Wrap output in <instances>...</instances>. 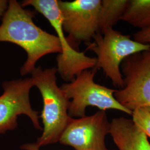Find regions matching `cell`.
I'll return each instance as SVG.
<instances>
[{
    "mask_svg": "<svg viewBox=\"0 0 150 150\" xmlns=\"http://www.w3.org/2000/svg\"><path fill=\"white\" fill-rule=\"evenodd\" d=\"M35 14L34 11L25 9L16 0H10L1 18L0 42L14 43L27 53V59L20 69L22 76L31 74L38 61L45 55L62 52L58 37L34 23Z\"/></svg>",
    "mask_w": 150,
    "mask_h": 150,
    "instance_id": "obj_1",
    "label": "cell"
},
{
    "mask_svg": "<svg viewBox=\"0 0 150 150\" xmlns=\"http://www.w3.org/2000/svg\"><path fill=\"white\" fill-rule=\"evenodd\" d=\"M57 72L56 67L43 70L38 66L31 74L33 85L39 90L43 100L41 116L43 134L35 143L38 148L59 141L71 118L68 113L70 99L57 85Z\"/></svg>",
    "mask_w": 150,
    "mask_h": 150,
    "instance_id": "obj_2",
    "label": "cell"
},
{
    "mask_svg": "<svg viewBox=\"0 0 150 150\" xmlns=\"http://www.w3.org/2000/svg\"><path fill=\"white\" fill-rule=\"evenodd\" d=\"M93 42L87 43V50L97 55L95 69H101L113 85L122 88L124 86L121 65L129 56L149 50L150 45L140 43L131 39L129 35L110 28L101 33H96Z\"/></svg>",
    "mask_w": 150,
    "mask_h": 150,
    "instance_id": "obj_3",
    "label": "cell"
},
{
    "mask_svg": "<svg viewBox=\"0 0 150 150\" xmlns=\"http://www.w3.org/2000/svg\"><path fill=\"white\" fill-rule=\"evenodd\" d=\"M96 69L85 70L77 76L72 81L63 84L61 88L70 101L69 115L70 117L85 116L86 108L97 107L100 111L115 110L132 116V112L122 106L115 98L116 90L96 83L94 77Z\"/></svg>",
    "mask_w": 150,
    "mask_h": 150,
    "instance_id": "obj_4",
    "label": "cell"
},
{
    "mask_svg": "<svg viewBox=\"0 0 150 150\" xmlns=\"http://www.w3.org/2000/svg\"><path fill=\"white\" fill-rule=\"evenodd\" d=\"M21 6H32L41 13L50 23L57 33L61 43L62 52L56 58L57 72L66 82H71L85 70L95 68L97 59L72 48L64 36L58 0H25Z\"/></svg>",
    "mask_w": 150,
    "mask_h": 150,
    "instance_id": "obj_5",
    "label": "cell"
},
{
    "mask_svg": "<svg viewBox=\"0 0 150 150\" xmlns=\"http://www.w3.org/2000/svg\"><path fill=\"white\" fill-rule=\"evenodd\" d=\"M121 71L124 86L115 92L116 100L132 112L150 107V49L125 59Z\"/></svg>",
    "mask_w": 150,
    "mask_h": 150,
    "instance_id": "obj_6",
    "label": "cell"
},
{
    "mask_svg": "<svg viewBox=\"0 0 150 150\" xmlns=\"http://www.w3.org/2000/svg\"><path fill=\"white\" fill-rule=\"evenodd\" d=\"M64 31L70 46L77 50L80 43H90L100 32V14L101 0L58 1Z\"/></svg>",
    "mask_w": 150,
    "mask_h": 150,
    "instance_id": "obj_7",
    "label": "cell"
},
{
    "mask_svg": "<svg viewBox=\"0 0 150 150\" xmlns=\"http://www.w3.org/2000/svg\"><path fill=\"white\" fill-rule=\"evenodd\" d=\"M33 83L31 78L5 81L2 83L4 92L0 96V134L17 126V118L26 115L34 127L42 129L38 112L31 106L30 92Z\"/></svg>",
    "mask_w": 150,
    "mask_h": 150,
    "instance_id": "obj_8",
    "label": "cell"
},
{
    "mask_svg": "<svg viewBox=\"0 0 150 150\" xmlns=\"http://www.w3.org/2000/svg\"><path fill=\"white\" fill-rule=\"evenodd\" d=\"M110 131L106 112L100 110L90 116L71 118L59 141L76 150H108L105 139Z\"/></svg>",
    "mask_w": 150,
    "mask_h": 150,
    "instance_id": "obj_9",
    "label": "cell"
},
{
    "mask_svg": "<svg viewBox=\"0 0 150 150\" xmlns=\"http://www.w3.org/2000/svg\"><path fill=\"white\" fill-rule=\"evenodd\" d=\"M110 134L118 150H150L148 137L132 119L113 118Z\"/></svg>",
    "mask_w": 150,
    "mask_h": 150,
    "instance_id": "obj_10",
    "label": "cell"
},
{
    "mask_svg": "<svg viewBox=\"0 0 150 150\" xmlns=\"http://www.w3.org/2000/svg\"><path fill=\"white\" fill-rule=\"evenodd\" d=\"M121 20L141 30L150 27V0H130Z\"/></svg>",
    "mask_w": 150,
    "mask_h": 150,
    "instance_id": "obj_11",
    "label": "cell"
},
{
    "mask_svg": "<svg viewBox=\"0 0 150 150\" xmlns=\"http://www.w3.org/2000/svg\"><path fill=\"white\" fill-rule=\"evenodd\" d=\"M129 0H102L100 14V32L113 28L121 20Z\"/></svg>",
    "mask_w": 150,
    "mask_h": 150,
    "instance_id": "obj_12",
    "label": "cell"
},
{
    "mask_svg": "<svg viewBox=\"0 0 150 150\" xmlns=\"http://www.w3.org/2000/svg\"><path fill=\"white\" fill-rule=\"evenodd\" d=\"M132 120L150 137V107H141L132 112Z\"/></svg>",
    "mask_w": 150,
    "mask_h": 150,
    "instance_id": "obj_13",
    "label": "cell"
},
{
    "mask_svg": "<svg viewBox=\"0 0 150 150\" xmlns=\"http://www.w3.org/2000/svg\"><path fill=\"white\" fill-rule=\"evenodd\" d=\"M134 40L140 43L150 45V27L136 32L134 35Z\"/></svg>",
    "mask_w": 150,
    "mask_h": 150,
    "instance_id": "obj_14",
    "label": "cell"
},
{
    "mask_svg": "<svg viewBox=\"0 0 150 150\" xmlns=\"http://www.w3.org/2000/svg\"><path fill=\"white\" fill-rule=\"evenodd\" d=\"M8 6V1L7 0H0V18L5 14Z\"/></svg>",
    "mask_w": 150,
    "mask_h": 150,
    "instance_id": "obj_15",
    "label": "cell"
},
{
    "mask_svg": "<svg viewBox=\"0 0 150 150\" xmlns=\"http://www.w3.org/2000/svg\"><path fill=\"white\" fill-rule=\"evenodd\" d=\"M21 149L25 150H39V148L36 146L35 144L23 145L22 146Z\"/></svg>",
    "mask_w": 150,
    "mask_h": 150,
    "instance_id": "obj_16",
    "label": "cell"
},
{
    "mask_svg": "<svg viewBox=\"0 0 150 150\" xmlns=\"http://www.w3.org/2000/svg\"></svg>",
    "mask_w": 150,
    "mask_h": 150,
    "instance_id": "obj_17",
    "label": "cell"
}]
</instances>
